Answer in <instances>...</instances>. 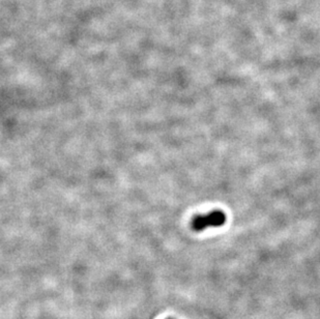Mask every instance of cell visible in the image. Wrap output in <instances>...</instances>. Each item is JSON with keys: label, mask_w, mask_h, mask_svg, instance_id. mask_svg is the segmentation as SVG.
Wrapping results in <instances>:
<instances>
[{"label": "cell", "mask_w": 320, "mask_h": 319, "mask_svg": "<svg viewBox=\"0 0 320 319\" xmlns=\"http://www.w3.org/2000/svg\"><path fill=\"white\" fill-rule=\"evenodd\" d=\"M226 222V215L221 211H215L208 215L197 216L192 221V228L196 231H202L210 227H220Z\"/></svg>", "instance_id": "6da1fadb"}]
</instances>
